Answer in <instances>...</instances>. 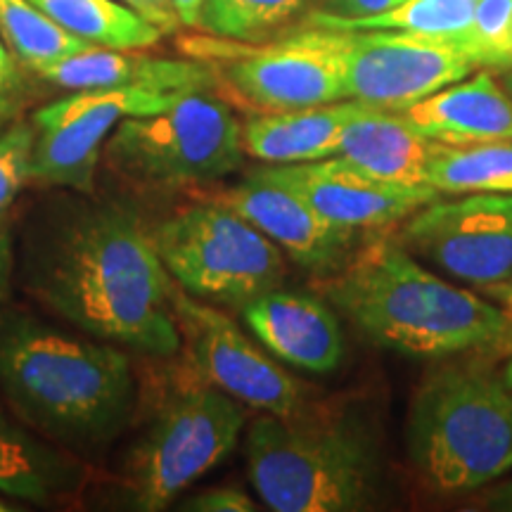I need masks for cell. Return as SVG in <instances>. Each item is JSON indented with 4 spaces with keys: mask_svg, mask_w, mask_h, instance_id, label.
Masks as SVG:
<instances>
[{
    "mask_svg": "<svg viewBox=\"0 0 512 512\" xmlns=\"http://www.w3.org/2000/svg\"><path fill=\"white\" fill-rule=\"evenodd\" d=\"M34 280L50 309L93 337L159 358L181 349L169 271L126 211L76 216L41 256Z\"/></svg>",
    "mask_w": 512,
    "mask_h": 512,
    "instance_id": "1",
    "label": "cell"
},
{
    "mask_svg": "<svg viewBox=\"0 0 512 512\" xmlns=\"http://www.w3.org/2000/svg\"><path fill=\"white\" fill-rule=\"evenodd\" d=\"M72 36L98 48L143 50L157 46L162 29L119 0H31Z\"/></svg>",
    "mask_w": 512,
    "mask_h": 512,
    "instance_id": "22",
    "label": "cell"
},
{
    "mask_svg": "<svg viewBox=\"0 0 512 512\" xmlns=\"http://www.w3.org/2000/svg\"><path fill=\"white\" fill-rule=\"evenodd\" d=\"M174 313L188 330L192 361L211 387L245 406L290 418L302 411V384L223 313L174 287Z\"/></svg>",
    "mask_w": 512,
    "mask_h": 512,
    "instance_id": "13",
    "label": "cell"
},
{
    "mask_svg": "<svg viewBox=\"0 0 512 512\" xmlns=\"http://www.w3.org/2000/svg\"><path fill=\"white\" fill-rule=\"evenodd\" d=\"M439 147V140L415 131L401 112L363 105L344 126L337 157L382 181L427 185Z\"/></svg>",
    "mask_w": 512,
    "mask_h": 512,
    "instance_id": "19",
    "label": "cell"
},
{
    "mask_svg": "<svg viewBox=\"0 0 512 512\" xmlns=\"http://www.w3.org/2000/svg\"><path fill=\"white\" fill-rule=\"evenodd\" d=\"M159 259L195 299L245 306L283 283V249L226 204H192L152 233Z\"/></svg>",
    "mask_w": 512,
    "mask_h": 512,
    "instance_id": "6",
    "label": "cell"
},
{
    "mask_svg": "<svg viewBox=\"0 0 512 512\" xmlns=\"http://www.w3.org/2000/svg\"><path fill=\"white\" fill-rule=\"evenodd\" d=\"M344 98L403 112L475 72L448 38L411 31H335Z\"/></svg>",
    "mask_w": 512,
    "mask_h": 512,
    "instance_id": "10",
    "label": "cell"
},
{
    "mask_svg": "<svg viewBox=\"0 0 512 512\" xmlns=\"http://www.w3.org/2000/svg\"><path fill=\"white\" fill-rule=\"evenodd\" d=\"M176 8V15L181 19L183 27H197L200 24V8L202 0H171Z\"/></svg>",
    "mask_w": 512,
    "mask_h": 512,
    "instance_id": "35",
    "label": "cell"
},
{
    "mask_svg": "<svg viewBox=\"0 0 512 512\" xmlns=\"http://www.w3.org/2000/svg\"><path fill=\"white\" fill-rule=\"evenodd\" d=\"M119 3L136 10L140 17H145L147 22L155 24L157 29H162V34H166V31H176L178 24H181L171 0H119Z\"/></svg>",
    "mask_w": 512,
    "mask_h": 512,
    "instance_id": "30",
    "label": "cell"
},
{
    "mask_svg": "<svg viewBox=\"0 0 512 512\" xmlns=\"http://www.w3.org/2000/svg\"><path fill=\"white\" fill-rule=\"evenodd\" d=\"M494 299H498V302L505 306V311H508L510 316H512V287H505V290L496 292Z\"/></svg>",
    "mask_w": 512,
    "mask_h": 512,
    "instance_id": "36",
    "label": "cell"
},
{
    "mask_svg": "<svg viewBox=\"0 0 512 512\" xmlns=\"http://www.w3.org/2000/svg\"><path fill=\"white\" fill-rule=\"evenodd\" d=\"M183 510L192 512H252L256 505L247 494H242L238 489H207L202 494L192 496L185 501Z\"/></svg>",
    "mask_w": 512,
    "mask_h": 512,
    "instance_id": "29",
    "label": "cell"
},
{
    "mask_svg": "<svg viewBox=\"0 0 512 512\" xmlns=\"http://www.w3.org/2000/svg\"><path fill=\"white\" fill-rule=\"evenodd\" d=\"M361 107L363 102L339 100L306 110L261 112L242 126V145L249 157L271 166L337 157L344 126Z\"/></svg>",
    "mask_w": 512,
    "mask_h": 512,
    "instance_id": "20",
    "label": "cell"
},
{
    "mask_svg": "<svg viewBox=\"0 0 512 512\" xmlns=\"http://www.w3.org/2000/svg\"><path fill=\"white\" fill-rule=\"evenodd\" d=\"M36 128L29 124H12L0 133V223L15 202L24 183L31 181Z\"/></svg>",
    "mask_w": 512,
    "mask_h": 512,
    "instance_id": "28",
    "label": "cell"
},
{
    "mask_svg": "<svg viewBox=\"0 0 512 512\" xmlns=\"http://www.w3.org/2000/svg\"><path fill=\"white\" fill-rule=\"evenodd\" d=\"M5 510H10V508H8V505H3V503H0V512H5Z\"/></svg>",
    "mask_w": 512,
    "mask_h": 512,
    "instance_id": "39",
    "label": "cell"
},
{
    "mask_svg": "<svg viewBox=\"0 0 512 512\" xmlns=\"http://www.w3.org/2000/svg\"><path fill=\"white\" fill-rule=\"evenodd\" d=\"M460 50L475 67H512V0H477Z\"/></svg>",
    "mask_w": 512,
    "mask_h": 512,
    "instance_id": "27",
    "label": "cell"
},
{
    "mask_svg": "<svg viewBox=\"0 0 512 512\" xmlns=\"http://www.w3.org/2000/svg\"><path fill=\"white\" fill-rule=\"evenodd\" d=\"M408 458L439 494H465L512 470V389L479 368L437 370L420 384Z\"/></svg>",
    "mask_w": 512,
    "mask_h": 512,
    "instance_id": "4",
    "label": "cell"
},
{
    "mask_svg": "<svg viewBox=\"0 0 512 512\" xmlns=\"http://www.w3.org/2000/svg\"><path fill=\"white\" fill-rule=\"evenodd\" d=\"M19 69H17V55L12 53L5 38H0V107L8 102L12 93L19 88Z\"/></svg>",
    "mask_w": 512,
    "mask_h": 512,
    "instance_id": "32",
    "label": "cell"
},
{
    "mask_svg": "<svg viewBox=\"0 0 512 512\" xmlns=\"http://www.w3.org/2000/svg\"><path fill=\"white\" fill-rule=\"evenodd\" d=\"M12 266H15V256H12V238H10L8 226H5L3 221L0 223V299H5V294L10 290Z\"/></svg>",
    "mask_w": 512,
    "mask_h": 512,
    "instance_id": "33",
    "label": "cell"
},
{
    "mask_svg": "<svg viewBox=\"0 0 512 512\" xmlns=\"http://www.w3.org/2000/svg\"><path fill=\"white\" fill-rule=\"evenodd\" d=\"M306 5L309 0H202L197 27L226 41H259Z\"/></svg>",
    "mask_w": 512,
    "mask_h": 512,
    "instance_id": "26",
    "label": "cell"
},
{
    "mask_svg": "<svg viewBox=\"0 0 512 512\" xmlns=\"http://www.w3.org/2000/svg\"><path fill=\"white\" fill-rule=\"evenodd\" d=\"M399 245L470 290L512 287V192H465L408 216Z\"/></svg>",
    "mask_w": 512,
    "mask_h": 512,
    "instance_id": "9",
    "label": "cell"
},
{
    "mask_svg": "<svg viewBox=\"0 0 512 512\" xmlns=\"http://www.w3.org/2000/svg\"><path fill=\"white\" fill-rule=\"evenodd\" d=\"M183 93L143 88H93L74 91L36 112V145L31 181L91 190L105 140L128 117L166 110Z\"/></svg>",
    "mask_w": 512,
    "mask_h": 512,
    "instance_id": "12",
    "label": "cell"
},
{
    "mask_svg": "<svg viewBox=\"0 0 512 512\" xmlns=\"http://www.w3.org/2000/svg\"><path fill=\"white\" fill-rule=\"evenodd\" d=\"M403 0H325V10L339 17H368L396 8Z\"/></svg>",
    "mask_w": 512,
    "mask_h": 512,
    "instance_id": "31",
    "label": "cell"
},
{
    "mask_svg": "<svg viewBox=\"0 0 512 512\" xmlns=\"http://www.w3.org/2000/svg\"><path fill=\"white\" fill-rule=\"evenodd\" d=\"M0 34L12 53L38 74L91 48L83 38L57 27L31 0H0Z\"/></svg>",
    "mask_w": 512,
    "mask_h": 512,
    "instance_id": "25",
    "label": "cell"
},
{
    "mask_svg": "<svg viewBox=\"0 0 512 512\" xmlns=\"http://www.w3.org/2000/svg\"><path fill=\"white\" fill-rule=\"evenodd\" d=\"M401 114L415 131L444 145L512 140V98L489 72L451 83Z\"/></svg>",
    "mask_w": 512,
    "mask_h": 512,
    "instance_id": "18",
    "label": "cell"
},
{
    "mask_svg": "<svg viewBox=\"0 0 512 512\" xmlns=\"http://www.w3.org/2000/svg\"><path fill=\"white\" fill-rule=\"evenodd\" d=\"M219 202L252 223L304 268H335L358 238L351 230L332 226L297 192L254 171L245 183L221 192Z\"/></svg>",
    "mask_w": 512,
    "mask_h": 512,
    "instance_id": "15",
    "label": "cell"
},
{
    "mask_svg": "<svg viewBox=\"0 0 512 512\" xmlns=\"http://www.w3.org/2000/svg\"><path fill=\"white\" fill-rule=\"evenodd\" d=\"M259 174L297 192L332 226L351 230L356 235L396 226L439 197V192L430 185L382 181L342 157L266 166L259 169Z\"/></svg>",
    "mask_w": 512,
    "mask_h": 512,
    "instance_id": "14",
    "label": "cell"
},
{
    "mask_svg": "<svg viewBox=\"0 0 512 512\" xmlns=\"http://www.w3.org/2000/svg\"><path fill=\"white\" fill-rule=\"evenodd\" d=\"M484 510H498V512H512V482H505L482 498Z\"/></svg>",
    "mask_w": 512,
    "mask_h": 512,
    "instance_id": "34",
    "label": "cell"
},
{
    "mask_svg": "<svg viewBox=\"0 0 512 512\" xmlns=\"http://www.w3.org/2000/svg\"><path fill=\"white\" fill-rule=\"evenodd\" d=\"M242 403L216 387H190L159 408L126 463V486L138 510L157 512L238 446Z\"/></svg>",
    "mask_w": 512,
    "mask_h": 512,
    "instance_id": "8",
    "label": "cell"
},
{
    "mask_svg": "<svg viewBox=\"0 0 512 512\" xmlns=\"http://www.w3.org/2000/svg\"><path fill=\"white\" fill-rule=\"evenodd\" d=\"M242 318L268 354L287 366L328 375L342 363V325L335 311L311 294L275 287L242 306Z\"/></svg>",
    "mask_w": 512,
    "mask_h": 512,
    "instance_id": "16",
    "label": "cell"
},
{
    "mask_svg": "<svg viewBox=\"0 0 512 512\" xmlns=\"http://www.w3.org/2000/svg\"><path fill=\"white\" fill-rule=\"evenodd\" d=\"M325 294L368 342L411 358L496 347L512 332L508 311L441 278L392 240L363 249Z\"/></svg>",
    "mask_w": 512,
    "mask_h": 512,
    "instance_id": "2",
    "label": "cell"
},
{
    "mask_svg": "<svg viewBox=\"0 0 512 512\" xmlns=\"http://www.w3.org/2000/svg\"><path fill=\"white\" fill-rule=\"evenodd\" d=\"M477 0H403L368 17H339L316 10L306 19V27L330 31H411L448 38L460 48V41L472 27Z\"/></svg>",
    "mask_w": 512,
    "mask_h": 512,
    "instance_id": "23",
    "label": "cell"
},
{
    "mask_svg": "<svg viewBox=\"0 0 512 512\" xmlns=\"http://www.w3.org/2000/svg\"><path fill=\"white\" fill-rule=\"evenodd\" d=\"M427 185L446 195L512 192V140L444 145L432 159Z\"/></svg>",
    "mask_w": 512,
    "mask_h": 512,
    "instance_id": "24",
    "label": "cell"
},
{
    "mask_svg": "<svg viewBox=\"0 0 512 512\" xmlns=\"http://www.w3.org/2000/svg\"><path fill=\"white\" fill-rule=\"evenodd\" d=\"M503 384L508 389H512V356L508 358V363H505V368H503Z\"/></svg>",
    "mask_w": 512,
    "mask_h": 512,
    "instance_id": "37",
    "label": "cell"
},
{
    "mask_svg": "<svg viewBox=\"0 0 512 512\" xmlns=\"http://www.w3.org/2000/svg\"><path fill=\"white\" fill-rule=\"evenodd\" d=\"M264 413L247 430V470L275 512H349L375 503V446L349 422H299Z\"/></svg>",
    "mask_w": 512,
    "mask_h": 512,
    "instance_id": "5",
    "label": "cell"
},
{
    "mask_svg": "<svg viewBox=\"0 0 512 512\" xmlns=\"http://www.w3.org/2000/svg\"><path fill=\"white\" fill-rule=\"evenodd\" d=\"M79 470L67 456L0 413V491L19 501H48L74 489Z\"/></svg>",
    "mask_w": 512,
    "mask_h": 512,
    "instance_id": "21",
    "label": "cell"
},
{
    "mask_svg": "<svg viewBox=\"0 0 512 512\" xmlns=\"http://www.w3.org/2000/svg\"><path fill=\"white\" fill-rule=\"evenodd\" d=\"M107 155L133 181L174 188L233 174L245 145L240 121L226 102L195 91L178 95L162 112L121 121Z\"/></svg>",
    "mask_w": 512,
    "mask_h": 512,
    "instance_id": "7",
    "label": "cell"
},
{
    "mask_svg": "<svg viewBox=\"0 0 512 512\" xmlns=\"http://www.w3.org/2000/svg\"><path fill=\"white\" fill-rule=\"evenodd\" d=\"M505 72V79H503V88L505 91L510 93V98H512V67H508V69H503Z\"/></svg>",
    "mask_w": 512,
    "mask_h": 512,
    "instance_id": "38",
    "label": "cell"
},
{
    "mask_svg": "<svg viewBox=\"0 0 512 512\" xmlns=\"http://www.w3.org/2000/svg\"><path fill=\"white\" fill-rule=\"evenodd\" d=\"M41 76L69 91L93 88H143L157 93L211 91L216 74L209 64L190 60H166L136 50H112L91 46L67 60L43 69Z\"/></svg>",
    "mask_w": 512,
    "mask_h": 512,
    "instance_id": "17",
    "label": "cell"
},
{
    "mask_svg": "<svg viewBox=\"0 0 512 512\" xmlns=\"http://www.w3.org/2000/svg\"><path fill=\"white\" fill-rule=\"evenodd\" d=\"M195 50L226 62L228 86L261 112L306 110L347 100L337 34L330 29L306 27L268 46L228 43L226 38L200 41Z\"/></svg>",
    "mask_w": 512,
    "mask_h": 512,
    "instance_id": "11",
    "label": "cell"
},
{
    "mask_svg": "<svg viewBox=\"0 0 512 512\" xmlns=\"http://www.w3.org/2000/svg\"><path fill=\"white\" fill-rule=\"evenodd\" d=\"M0 387L24 418L69 444L114 437L136 396L124 351L34 318L0 320Z\"/></svg>",
    "mask_w": 512,
    "mask_h": 512,
    "instance_id": "3",
    "label": "cell"
}]
</instances>
